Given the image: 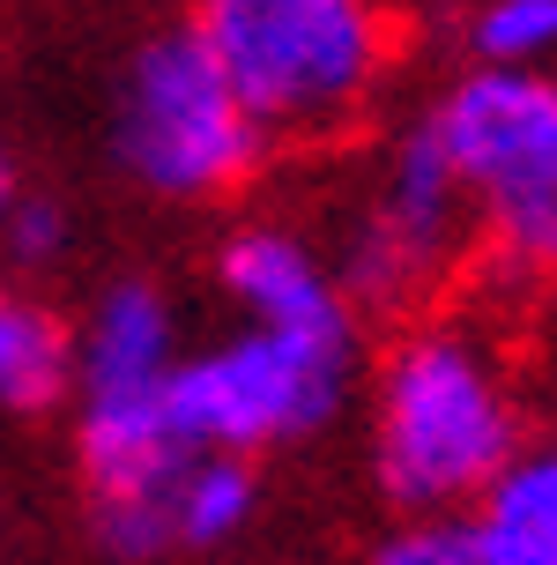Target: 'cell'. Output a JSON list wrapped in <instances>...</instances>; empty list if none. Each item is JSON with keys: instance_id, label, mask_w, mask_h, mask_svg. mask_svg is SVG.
<instances>
[{"instance_id": "9", "label": "cell", "mask_w": 557, "mask_h": 565, "mask_svg": "<svg viewBox=\"0 0 557 565\" xmlns=\"http://www.w3.org/2000/svg\"><path fill=\"white\" fill-rule=\"evenodd\" d=\"M461 513L483 565H557V454H513Z\"/></svg>"}, {"instance_id": "8", "label": "cell", "mask_w": 557, "mask_h": 565, "mask_svg": "<svg viewBox=\"0 0 557 565\" xmlns=\"http://www.w3.org/2000/svg\"><path fill=\"white\" fill-rule=\"evenodd\" d=\"M216 282L238 306V328H282V335H357L350 290L298 231L246 224L223 238Z\"/></svg>"}, {"instance_id": "7", "label": "cell", "mask_w": 557, "mask_h": 565, "mask_svg": "<svg viewBox=\"0 0 557 565\" xmlns=\"http://www.w3.org/2000/svg\"><path fill=\"white\" fill-rule=\"evenodd\" d=\"M461 179L446 171L439 141L431 127H409V135L394 141L387 171H379V194L364 201L357 231H350V254H342V290H350V306L372 298V306H394V298H409L446 254H453V231H461Z\"/></svg>"}, {"instance_id": "5", "label": "cell", "mask_w": 557, "mask_h": 565, "mask_svg": "<svg viewBox=\"0 0 557 565\" xmlns=\"http://www.w3.org/2000/svg\"><path fill=\"white\" fill-rule=\"evenodd\" d=\"M357 335H282V328H231L208 350H186L171 372V431L186 454H253L312 439L350 395Z\"/></svg>"}, {"instance_id": "4", "label": "cell", "mask_w": 557, "mask_h": 565, "mask_svg": "<svg viewBox=\"0 0 557 565\" xmlns=\"http://www.w3.org/2000/svg\"><path fill=\"white\" fill-rule=\"evenodd\" d=\"M111 157L157 201H223L260 171L268 135L223 83L194 23H179L141 38L127 60L111 97Z\"/></svg>"}, {"instance_id": "3", "label": "cell", "mask_w": 557, "mask_h": 565, "mask_svg": "<svg viewBox=\"0 0 557 565\" xmlns=\"http://www.w3.org/2000/svg\"><path fill=\"white\" fill-rule=\"evenodd\" d=\"M513 454V402L483 342H469L461 328H424L394 342L372 409V469L401 521L475 507Z\"/></svg>"}, {"instance_id": "12", "label": "cell", "mask_w": 557, "mask_h": 565, "mask_svg": "<svg viewBox=\"0 0 557 565\" xmlns=\"http://www.w3.org/2000/svg\"><path fill=\"white\" fill-rule=\"evenodd\" d=\"M469 53H475V67L543 75V60L557 53V0H475Z\"/></svg>"}, {"instance_id": "10", "label": "cell", "mask_w": 557, "mask_h": 565, "mask_svg": "<svg viewBox=\"0 0 557 565\" xmlns=\"http://www.w3.org/2000/svg\"><path fill=\"white\" fill-rule=\"evenodd\" d=\"M75 395V335L15 276H0V409L45 417Z\"/></svg>"}, {"instance_id": "2", "label": "cell", "mask_w": 557, "mask_h": 565, "mask_svg": "<svg viewBox=\"0 0 557 565\" xmlns=\"http://www.w3.org/2000/svg\"><path fill=\"white\" fill-rule=\"evenodd\" d=\"M194 38L268 141L342 135L394 53L379 0H194Z\"/></svg>"}, {"instance_id": "11", "label": "cell", "mask_w": 557, "mask_h": 565, "mask_svg": "<svg viewBox=\"0 0 557 565\" xmlns=\"http://www.w3.org/2000/svg\"><path fill=\"white\" fill-rule=\"evenodd\" d=\"M260 507V477L238 454H194L164 491V543L171 551H223Z\"/></svg>"}, {"instance_id": "15", "label": "cell", "mask_w": 557, "mask_h": 565, "mask_svg": "<svg viewBox=\"0 0 557 565\" xmlns=\"http://www.w3.org/2000/svg\"><path fill=\"white\" fill-rule=\"evenodd\" d=\"M15 194H23V179H15V157H8V141H0V224H8Z\"/></svg>"}, {"instance_id": "6", "label": "cell", "mask_w": 557, "mask_h": 565, "mask_svg": "<svg viewBox=\"0 0 557 565\" xmlns=\"http://www.w3.org/2000/svg\"><path fill=\"white\" fill-rule=\"evenodd\" d=\"M431 141L505 254L557 268V83L521 67H469L431 105Z\"/></svg>"}, {"instance_id": "14", "label": "cell", "mask_w": 557, "mask_h": 565, "mask_svg": "<svg viewBox=\"0 0 557 565\" xmlns=\"http://www.w3.org/2000/svg\"><path fill=\"white\" fill-rule=\"evenodd\" d=\"M372 565H483L475 558V536H469V513H424V521H401Z\"/></svg>"}, {"instance_id": "13", "label": "cell", "mask_w": 557, "mask_h": 565, "mask_svg": "<svg viewBox=\"0 0 557 565\" xmlns=\"http://www.w3.org/2000/svg\"><path fill=\"white\" fill-rule=\"evenodd\" d=\"M67 246V209L53 194H15L8 224H0V276H23V268H53Z\"/></svg>"}, {"instance_id": "1", "label": "cell", "mask_w": 557, "mask_h": 565, "mask_svg": "<svg viewBox=\"0 0 557 565\" xmlns=\"http://www.w3.org/2000/svg\"><path fill=\"white\" fill-rule=\"evenodd\" d=\"M179 312L164 282L119 276L97 290L75 328V461H83L89 521L111 558H164V491L194 461L171 431V372H179Z\"/></svg>"}]
</instances>
